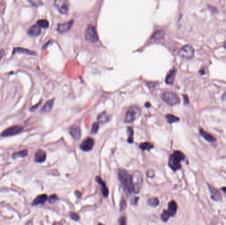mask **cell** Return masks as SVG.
Returning a JSON list of instances; mask_svg holds the SVG:
<instances>
[{
  "label": "cell",
  "mask_w": 226,
  "mask_h": 225,
  "mask_svg": "<svg viewBox=\"0 0 226 225\" xmlns=\"http://www.w3.org/2000/svg\"><path fill=\"white\" fill-rule=\"evenodd\" d=\"M118 177L121 184L122 185L126 194H130L133 191L132 185L131 176L128 174L125 170L120 169L118 171Z\"/></svg>",
  "instance_id": "cell-1"
},
{
  "label": "cell",
  "mask_w": 226,
  "mask_h": 225,
  "mask_svg": "<svg viewBox=\"0 0 226 225\" xmlns=\"http://www.w3.org/2000/svg\"><path fill=\"white\" fill-rule=\"evenodd\" d=\"M185 158V154L179 151H175L169 159V165L173 170H177L181 167V162Z\"/></svg>",
  "instance_id": "cell-2"
},
{
  "label": "cell",
  "mask_w": 226,
  "mask_h": 225,
  "mask_svg": "<svg viewBox=\"0 0 226 225\" xmlns=\"http://www.w3.org/2000/svg\"><path fill=\"white\" fill-rule=\"evenodd\" d=\"M132 185L133 192L136 194H139L143 186V176L140 171H136L131 176Z\"/></svg>",
  "instance_id": "cell-3"
},
{
  "label": "cell",
  "mask_w": 226,
  "mask_h": 225,
  "mask_svg": "<svg viewBox=\"0 0 226 225\" xmlns=\"http://www.w3.org/2000/svg\"><path fill=\"white\" fill-rule=\"evenodd\" d=\"M141 115L140 109L136 106H132L126 112L125 121L126 123H131V122L138 119Z\"/></svg>",
  "instance_id": "cell-4"
},
{
  "label": "cell",
  "mask_w": 226,
  "mask_h": 225,
  "mask_svg": "<svg viewBox=\"0 0 226 225\" xmlns=\"http://www.w3.org/2000/svg\"><path fill=\"white\" fill-rule=\"evenodd\" d=\"M163 101L166 103L173 106L179 103L180 99L177 93L173 91H165L164 92L161 96Z\"/></svg>",
  "instance_id": "cell-5"
},
{
  "label": "cell",
  "mask_w": 226,
  "mask_h": 225,
  "mask_svg": "<svg viewBox=\"0 0 226 225\" xmlns=\"http://www.w3.org/2000/svg\"><path fill=\"white\" fill-rule=\"evenodd\" d=\"M180 57L185 59H191L195 55V50L190 45H185L178 52Z\"/></svg>",
  "instance_id": "cell-6"
},
{
  "label": "cell",
  "mask_w": 226,
  "mask_h": 225,
  "mask_svg": "<svg viewBox=\"0 0 226 225\" xmlns=\"http://www.w3.org/2000/svg\"><path fill=\"white\" fill-rule=\"evenodd\" d=\"M23 130V127L21 126H13L11 127H9L6 129H5L4 131L1 133V137H9V136H13L15 135L19 134L21 133Z\"/></svg>",
  "instance_id": "cell-7"
},
{
  "label": "cell",
  "mask_w": 226,
  "mask_h": 225,
  "mask_svg": "<svg viewBox=\"0 0 226 225\" xmlns=\"http://www.w3.org/2000/svg\"><path fill=\"white\" fill-rule=\"evenodd\" d=\"M85 38L91 42H96L98 41V34L97 33L95 27L93 25H89L85 31Z\"/></svg>",
  "instance_id": "cell-8"
},
{
  "label": "cell",
  "mask_w": 226,
  "mask_h": 225,
  "mask_svg": "<svg viewBox=\"0 0 226 225\" xmlns=\"http://www.w3.org/2000/svg\"><path fill=\"white\" fill-rule=\"evenodd\" d=\"M54 7L62 14H66L69 10V3L66 0H56L54 3Z\"/></svg>",
  "instance_id": "cell-9"
},
{
  "label": "cell",
  "mask_w": 226,
  "mask_h": 225,
  "mask_svg": "<svg viewBox=\"0 0 226 225\" xmlns=\"http://www.w3.org/2000/svg\"><path fill=\"white\" fill-rule=\"evenodd\" d=\"M93 145L94 140L92 138H90V137H88L82 142L80 145V148L83 151H89L93 149Z\"/></svg>",
  "instance_id": "cell-10"
},
{
  "label": "cell",
  "mask_w": 226,
  "mask_h": 225,
  "mask_svg": "<svg viewBox=\"0 0 226 225\" xmlns=\"http://www.w3.org/2000/svg\"><path fill=\"white\" fill-rule=\"evenodd\" d=\"M46 153L44 150L39 149L36 152L35 156H34V161L38 163H41L46 161Z\"/></svg>",
  "instance_id": "cell-11"
},
{
  "label": "cell",
  "mask_w": 226,
  "mask_h": 225,
  "mask_svg": "<svg viewBox=\"0 0 226 225\" xmlns=\"http://www.w3.org/2000/svg\"><path fill=\"white\" fill-rule=\"evenodd\" d=\"M73 24V21H70L69 22H64V23H61V24H58V28H57V30L59 32H65L69 31V29L71 28Z\"/></svg>",
  "instance_id": "cell-12"
},
{
  "label": "cell",
  "mask_w": 226,
  "mask_h": 225,
  "mask_svg": "<svg viewBox=\"0 0 226 225\" xmlns=\"http://www.w3.org/2000/svg\"><path fill=\"white\" fill-rule=\"evenodd\" d=\"M96 182L101 186V191L103 196L105 197H107L108 195V189L107 187H106L105 182H104L99 176L96 177Z\"/></svg>",
  "instance_id": "cell-13"
},
{
  "label": "cell",
  "mask_w": 226,
  "mask_h": 225,
  "mask_svg": "<svg viewBox=\"0 0 226 225\" xmlns=\"http://www.w3.org/2000/svg\"><path fill=\"white\" fill-rule=\"evenodd\" d=\"M48 199V196L46 194L39 195L37 196L35 199L33 200V205H43L47 201Z\"/></svg>",
  "instance_id": "cell-14"
},
{
  "label": "cell",
  "mask_w": 226,
  "mask_h": 225,
  "mask_svg": "<svg viewBox=\"0 0 226 225\" xmlns=\"http://www.w3.org/2000/svg\"><path fill=\"white\" fill-rule=\"evenodd\" d=\"M209 190L210 192L211 198L214 200V201H220L221 198H222V196H221L220 191L218 189H215L213 187L210 186H209Z\"/></svg>",
  "instance_id": "cell-15"
},
{
  "label": "cell",
  "mask_w": 226,
  "mask_h": 225,
  "mask_svg": "<svg viewBox=\"0 0 226 225\" xmlns=\"http://www.w3.org/2000/svg\"><path fill=\"white\" fill-rule=\"evenodd\" d=\"M28 33L32 36H37L41 33V29L38 24H34L29 29Z\"/></svg>",
  "instance_id": "cell-16"
},
{
  "label": "cell",
  "mask_w": 226,
  "mask_h": 225,
  "mask_svg": "<svg viewBox=\"0 0 226 225\" xmlns=\"http://www.w3.org/2000/svg\"><path fill=\"white\" fill-rule=\"evenodd\" d=\"M176 73H177V71H176L175 69L171 70V71L169 72L167 77H166L165 78V82H167V84L172 85L175 79Z\"/></svg>",
  "instance_id": "cell-17"
},
{
  "label": "cell",
  "mask_w": 226,
  "mask_h": 225,
  "mask_svg": "<svg viewBox=\"0 0 226 225\" xmlns=\"http://www.w3.org/2000/svg\"><path fill=\"white\" fill-rule=\"evenodd\" d=\"M168 212L169 213L171 217L175 216L177 211V204L176 203L175 201H172L169 202V203L168 205Z\"/></svg>",
  "instance_id": "cell-18"
},
{
  "label": "cell",
  "mask_w": 226,
  "mask_h": 225,
  "mask_svg": "<svg viewBox=\"0 0 226 225\" xmlns=\"http://www.w3.org/2000/svg\"><path fill=\"white\" fill-rule=\"evenodd\" d=\"M70 134L71 136L73 137V139H75L76 140L79 139V138L81 137V129L79 128V127L78 126H74L71 127V129L70 130Z\"/></svg>",
  "instance_id": "cell-19"
},
{
  "label": "cell",
  "mask_w": 226,
  "mask_h": 225,
  "mask_svg": "<svg viewBox=\"0 0 226 225\" xmlns=\"http://www.w3.org/2000/svg\"><path fill=\"white\" fill-rule=\"evenodd\" d=\"M199 132H200V136H202L204 139H205L206 141H209V142H214L216 141V139L213 137L212 135H210V133H208V132H206V131H204L203 129L200 128L199 129Z\"/></svg>",
  "instance_id": "cell-20"
},
{
  "label": "cell",
  "mask_w": 226,
  "mask_h": 225,
  "mask_svg": "<svg viewBox=\"0 0 226 225\" xmlns=\"http://www.w3.org/2000/svg\"><path fill=\"white\" fill-rule=\"evenodd\" d=\"M15 53H21V54H25L28 55H36V52L32 50H30L29 49L20 48V47H17L13 49V54Z\"/></svg>",
  "instance_id": "cell-21"
},
{
  "label": "cell",
  "mask_w": 226,
  "mask_h": 225,
  "mask_svg": "<svg viewBox=\"0 0 226 225\" xmlns=\"http://www.w3.org/2000/svg\"><path fill=\"white\" fill-rule=\"evenodd\" d=\"M109 119H110V116H108V114L106 112H102L97 116V120L99 123L105 124L109 121Z\"/></svg>",
  "instance_id": "cell-22"
},
{
  "label": "cell",
  "mask_w": 226,
  "mask_h": 225,
  "mask_svg": "<svg viewBox=\"0 0 226 225\" xmlns=\"http://www.w3.org/2000/svg\"><path fill=\"white\" fill-rule=\"evenodd\" d=\"M54 99L50 100L48 102H46L45 104L44 105V106L42 108L41 111L43 112H50L52 108L53 107V104H54Z\"/></svg>",
  "instance_id": "cell-23"
},
{
  "label": "cell",
  "mask_w": 226,
  "mask_h": 225,
  "mask_svg": "<svg viewBox=\"0 0 226 225\" xmlns=\"http://www.w3.org/2000/svg\"><path fill=\"white\" fill-rule=\"evenodd\" d=\"M28 154V151L27 149L23 150V151H20L18 152H15L12 154V158L13 159H17V158H24L27 156Z\"/></svg>",
  "instance_id": "cell-24"
},
{
  "label": "cell",
  "mask_w": 226,
  "mask_h": 225,
  "mask_svg": "<svg viewBox=\"0 0 226 225\" xmlns=\"http://www.w3.org/2000/svg\"><path fill=\"white\" fill-rule=\"evenodd\" d=\"M165 118L167 119V122L169 124H173L179 121V118H178V117L174 116V115L172 114H167L165 116Z\"/></svg>",
  "instance_id": "cell-25"
},
{
  "label": "cell",
  "mask_w": 226,
  "mask_h": 225,
  "mask_svg": "<svg viewBox=\"0 0 226 225\" xmlns=\"http://www.w3.org/2000/svg\"><path fill=\"white\" fill-rule=\"evenodd\" d=\"M139 147L141 149L144 150V151H150L153 148V144L149 143V142H144V143H141Z\"/></svg>",
  "instance_id": "cell-26"
},
{
  "label": "cell",
  "mask_w": 226,
  "mask_h": 225,
  "mask_svg": "<svg viewBox=\"0 0 226 225\" xmlns=\"http://www.w3.org/2000/svg\"><path fill=\"white\" fill-rule=\"evenodd\" d=\"M148 204L151 207H155L159 205L160 201H159V199L157 197H152V198H150L148 200Z\"/></svg>",
  "instance_id": "cell-27"
},
{
  "label": "cell",
  "mask_w": 226,
  "mask_h": 225,
  "mask_svg": "<svg viewBox=\"0 0 226 225\" xmlns=\"http://www.w3.org/2000/svg\"><path fill=\"white\" fill-rule=\"evenodd\" d=\"M38 25L41 27H42V28H48V26H49V22L47 21V20H45V19H41V20H39V21H38V22H37V24Z\"/></svg>",
  "instance_id": "cell-28"
},
{
  "label": "cell",
  "mask_w": 226,
  "mask_h": 225,
  "mask_svg": "<svg viewBox=\"0 0 226 225\" xmlns=\"http://www.w3.org/2000/svg\"><path fill=\"white\" fill-rule=\"evenodd\" d=\"M164 35H165V32L163 31H157L154 32V34L152 36V38L154 39H160L163 38Z\"/></svg>",
  "instance_id": "cell-29"
},
{
  "label": "cell",
  "mask_w": 226,
  "mask_h": 225,
  "mask_svg": "<svg viewBox=\"0 0 226 225\" xmlns=\"http://www.w3.org/2000/svg\"><path fill=\"white\" fill-rule=\"evenodd\" d=\"M99 129V123L98 122H94L92 125L91 127V133L92 134H95L98 132Z\"/></svg>",
  "instance_id": "cell-30"
},
{
  "label": "cell",
  "mask_w": 226,
  "mask_h": 225,
  "mask_svg": "<svg viewBox=\"0 0 226 225\" xmlns=\"http://www.w3.org/2000/svg\"><path fill=\"white\" fill-rule=\"evenodd\" d=\"M128 141L130 143H133V129H132V127H128Z\"/></svg>",
  "instance_id": "cell-31"
},
{
  "label": "cell",
  "mask_w": 226,
  "mask_h": 225,
  "mask_svg": "<svg viewBox=\"0 0 226 225\" xmlns=\"http://www.w3.org/2000/svg\"><path fill=\"white\" fill-rule=\"evenodd\" d=\"M170 215L168 211H166V210H165V211H163V213L161 214V219H162V220L163 221H167L168 219H169L170 217Z\"/></svg>",
  "instance_id": "cell-32"
},
{
  "label": "cell",
  "mask_w": 226,
  "mask_h": 225,
  "mask_svg": "<svg viewBox=\"0 0 226 225\" xmlns=\"http://www.w3.org/2000/svg\"><path fill=\"white\" fill-rule=\"evenodd\" d=\"M29 2L32 6L34 7H38L43 4V2L40 0H29Z\"/></svg>",
  "instance_id": "cell-33"
},
{
  "label": "cell",
  "mask_w": 226,
  "mask_h": 225,
  "mask_svg": "<svg viewBox=\"0 0 226 225\" xmlns=\"http://www.w3.org/2000/svg\"><path fill=\"white\" fill-rule=\"evenodd\" d=\"M120 211H124L126 209V201L125 199H124L123 197H122V199L120 200Z\"/></svg>",
  "instance_id": "cell-34"
},
{
  "label": "cell",
  "mask_w": 226,
  "mask_h": 225,
  "mask_svg": "<svg viewBox=\"0 0 226 225\" xmlns=\"http://www.w3.org/2000/svg\"><path fill=\"white\" fill-rule=\"evenodd\" d=\"M70 217H71V218L73 220V221H78V220L79 219V215L77 214L76 212H70Z\"/></svg>",
  "instance_id": "cell-35"
},
{
  "label": "cell",
  "mask_w": 226,
  "mask_h": 225,
  "mask_svg": "<svg viewBox=\"0 0 226 225\" xmlns=\"http://www.w3.org/2000/svg\"><path fill=\"white\" fill-rule=\"evenodd\" d=\"M147 176L149 177H153L155 176V172H154V170L152 169L149 170L147 172Z\"/></svg>",
  "instance_id": "cell-36"
},
{
  "label": "cell",
  "mask_w": 226,
  "mask_h": 225,
  "mask_svg": "<svg viewBox=\"0 0 226 225\" xmlns=\"http://www.w3.org/2000/svg\"><path fill=\"white\" fill-rule=\"evenodd\" d=\"M119 224L120 225H126V218L125 217H121L120 219L119 220Z\"/></svg>",
  "instance_id": "cell-37"
},
{
  "label": "cell",
  "mask_w": 226,
  "mask_h": 225,
  "mask_svg": "<svg viewBox=\"0 0 226 225\" xmlns=\"http://www.w3.org/2000/svg\"><path fill=\"white\" fill-rule=\"evenodd\" d=\"M58 199V197H57L56 195H52V196H51L49 198V201L50 203H54V201H56V200Z\"/></svg>",
  "instance_id": "cell-38"
},
{
  "label": "cell",
  "mask_w": 226,
  "mask_h": 225,
  "mask_svg": "<svg viewBox=\"0 0 226 225\" xmlns=\"http://www.w3.org/2000/svg\"><path fill=\"white\" fill-rule=\"evenodd\" d=\"M138 197H134V198L132 200V204L136 205V203H138Z\"/></svg>",
  "instance_id": "cell-39"
},
{
  "label": "cell",
  "mask_w": 226,
  "mask_h": 225,
  "mask_svg": "<svg viewBox=\"0 0 226 225\" xmlns=\"http://www.w3.org/2000/svg\"><path fill=\"white\" fill-rule=\"evenodd\" d=\"M4 50L3 49H1L0 50V60L2 59V57L4 56Z\"/></svg>",
  "instance_id": "cell-40"
},
{
  "label": "cell",
  "mask_w": 226,
  "mask_h": 225,
  "mask_svg": "<svg viewBox=\"0 0 226 225\" xmlns=\"http://www.w3.org/2000/svg\"><path fill=\"white\" fill-rule=\"evenodd\" d=\"M183 97H184V100H185V104H188V99L187 96L183 95Z\"/></svg>",
  "instance_id": "cell-41"
},
{
  "label": "cell",
  "mask_w": 226,
  "mask_h": 225,
  "mask_svg": "<svg viewBox=\"0 0 226 225\" xmlns=\"http://www.w3.org/2000/svg\"><path fill=\"white\" fill-rule=\"evenodd\" d=\"M24 225H33V221H29L27 222V223Z\"/></svg>",
  "instance_id": "cell-42"
},
{
  "label": "cell",
  "mask_w": 226,
  "mask_h": 225,
  "mask_svg": "<svg viewBox=\"0 0 226 225\" xmlns=\"http://www.w3.org/2000/svg\"><path fill=\"white\" fill-rule=\"evenodd\" d=\"M53 225H62V224L60 223V222H54V223L53 224Z\"/></svg>",
  "instance_id": "cell-43"
},
{
  "label": "cell",
  "mask_w": 226,
  "mask_h": 225,
  "mask_svg": "<svg viewBox=\"0 0 226 225\" xmlns=\"http://www.w3.org/2000/svg\"><path fill=\"white\" fill-rule=\"evenodd\" d=\"M222 190H223V191H224L225 193H226V187H223V188H222Z\"/></svg>",
  "instance_id": "cell-44"
},
{
  "label": "cell",
  "mask_w": 226,
  "mask_h": 225,
  "mask_svg": "<svg viewBox=\"0 0 226 225\" xmlns=\"http://www.w3.org/2000/svg\"><path fill=\"white\" fill-rule=\"evenodd\" d=\"M224 48L226 49V41H225V44H224Z\"/></svg>",
  "instance_id": "cell-45"
},
{
  "label": "cell",
  "mask_w": 226,
  "mask_h": 225,
  "mask_svg": "<svg viewBox=\"0 0 226 225\" xmlns=\"http://www.w3.org/2000/svg\"><path fill=\"white\" fill-rule=\"evenodd\" d=\"M99 225H104V224H101V223H100V224H99Z\"/></svg>",
  "instance_id": "cell-46"
}]
</instances>
